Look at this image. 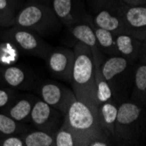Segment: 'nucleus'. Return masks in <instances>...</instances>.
I'll list each match as a JSON object with an SVG mask.
<instances>
[{
	"instance_id": "obj_1",
	"label": "nucleus",
	"mask_w": 146,
	"mask_h": 146,
	"mask_svg": "<svg viewBox=\"0 0 146 146\" xmlns=\"http://www.w3.org/2000/svg\"><path fill=\"white\" fill-rule=\"evenodd\" d=\"M74 60L71 86L76 99L85 103L99 116L95 79V64L90 48L77 42L73 46Z\"/></svg>"
},
{
	"instance_id": "obj_2",
	"label": "nucleus",
	"mask_w": 146,
	"mask_h": 146,
	"mask_svg": "<svg viewBox=\"0 0 146 146\" xmlns=\"http://www.w3.org/2000/svg\"><path fill=\"white\" fill-rule=\"evenodd\" d=\"M64 123L74 132L78 146H89L96 140L113 145L112 137L103 127L100 117L88 106L78 100L65 114Z\"/></svg>"
},
{
	"instance_id": "obj_3",
	"label": "nucleus",
	"mask_w": 146,
	"mask_h": 146,
	"mask_svg": "<svg viewBox=\"0 0 146 146\" xmlns=\"http://www.w3.org/2000/svg\"><path fill=\"white\" fill-rule=\"evenodd\" d=\"M145 127V107L129 100L120 103L114 127L113 145L139 144L143 138Z\"/></svg>"
},
{
	"instance_id": "obj_4",
	"label": "nucleus",
	"mask_w": 146,
	"mask_h": 146,
	"mask_svg": "<svg viewBox=\"0 0 146 146\" xmlns=\"http://www.w3.org/2000/svg\"><path fill=\"white\" fill-rule=\"evenodd\" d=\"M13 25L32 30L43 38L56 36L63 28L51 5L35 0H25L17 13Z\"/></svg>"
},
{
	"instance_id": "obj_5",
	"label": "nucleus",
	"mask_w": 146,
	"mask_h": 146,
	"mask_svg": "<svg viewBox=\"0 0 146 146\" xmlns=\"http://www.w3.org/2000/svg\"><path fill=\"white\" fill-rule=\"evenodd\" d=\"M137 63H131L121 56L106 58L101 65V72L111 88L117 104L129 100L133 87Z\"/></svg>"
},
{
	"instance_id": "obj_6",
	"label": "nucleus",
	"mask_w": 146,
	"mask_h": 146,
	"mask_svg": "<svg viewBox=\"0 0 146 146\" xmlns=\"http://www.w3.org/2000/svg\"><path fill=\"white\" fill-rule=\"evenodd\" d=\"M3 41H7L14 45L25 54L45 60L52 46L47 41L32 30L17 25H12L4 29L0 34Z\"/></svg>"
},
{
	"instance_id": "obj_7",
	"label": "nucleus",
	"mask_w": 146,
	"mask_h": 146,
	"mask_svg": "<svg viewBox=\"0 0 146 146\" xmlns=\"http://www.w3.org/2000/svg\"><path fill=\"white\" fill-rule=\"evenodd\" d=\"M34 89L41 100L63 115L77 100L72 88L52 80L38 82Z\"/></svg>"
},
{
	"instance_id": "obj_8",
	"label": "nucleus",
	"mask_w": 146,
	"mask_h": 146,
	"mask_svg": "<svg viewBox=\"0 0 146 146\" xmlns=\"http://www.w3.org/2000/svg\"><path fill=\"white\" fill-rule=\"evenodd\" d=\"M123 23L126 34L146 41V6H134L116 0L113 5Z\"/></svg>"
},
{
	"instance_id": "obj_9",
	"label": "nucleus",
	"mask_w": 146,
	"mask_h": 146,
	"mask_svg": "<svg viewBox=\"0 0 146 146\" xmlns=\"http://www.w3.org/2000/svg\"><path fill=\"white\" fill-rule=\"evenodd\" d=\"M44 60L52 77L64 82L71 83L74 60L73 49L65 46H52Z\"/></svg>"
},
{
	"instance_id": "obj_10",
	"label": "nucleus",
	"mask_w": 146,
	"mask_h": 146,
	"mask_svg": "<svg viewBox=\"0 0 146 146\" xmlns=\"http://www.w3.org/2000/svg\"><path fill=\"white\" fill-rule=\"evenodd\" d=\"M64 118L65 115L37 97L32 109L29 123L36 129L54 135L64 123Z\"/></svg>"
},
{
	"instance_id": "obj_11",
	"label": "nucleus",
	"mask_w": 146,
	"mask_h": 146,
	"mask_svg": "<svg viewBox=\"0 0 146 146\" xmlns=\"http://www.w3.org/2000/svg\"><path fill=\"white\" fill-rule=\"evenodd\" d=\"M0 78L5 87L17 91L34 89L38 82L36 74L31 69L15 64L0 66Z\"/></svg>"
},
{
	"instance_id": "obj_12",
	"label": "nucleus",
	"mask_w": 146,
	"mask_h": 146,
	"mask_svg": "<svg viewBox=\"0 0 146 146\" xmlns=\"http://www.w3.org/2000/svg\"><path fill=\"white\" fill-rule=\"evenodd\" d=\"M51 6L63 27L86 22L91 15L85 0H52Z\"/></svg>"
},
{
	"instance_id": "obj_13",
	"label": "nucleus",
	"mask_w": 146,
	"mask_h": 146,
	"mask_svg": "<svg viewBox=\"0 0 146 146\" xmlns=\"http://www.w3.org/2000/svg\"><path fill=\"white\" fill-rule=\"evenodd\" d=\"M65 28L67 29V33L69 38V40L74 41L72 47L77 42H82L87 45L91 50L93 59H94L95 68H101L102 61L107 57L101 52L94 31L91 28V26L87 22H83L67 26Z\"/></svg>"
},
{
	"instance_id": "obj_14",
	"label": "nucleus",
	"mask_w": 146,
	"mask_h": 146,
	"mask_svg": "<svg viewBox=\"0 0 146 146\" xmlns=\"http://www.w3.org/2000/svg\"><path fill=\"white\" fill-rule=\"evenodd\" d=\"M36 99L37 96L30 93H19L7 107L0 112L19 123H29L32 109Z\"/></svg>"
},
{
	"instance_id": "obj_15",
	"label": "nucleus",
	"mask_w": 146,
	"mask_h": 146,
	"mask_svg": "<svg viewBox=\"0 0 146 146\" xmlns=\"http://www.w3.org/2000/svg\"><path fill=\"white\" fill-rule=\"evenodd\" d=\"M115 40L119 56L131 63H137L142 54L146 52V41L129 34H118L115 36Z\"/></svg>"
},
{
	"instance_id": "obj_16",
	"label": "nucleus",
	"mask_w": 146,
	"mask_h": 146,
	"mask_svg": "<svg viewBox=\"0 0 146 146\" xmlns=\"http://www.w3.org/2000/svg\"><path fill=\"white\" fill-rule=\"evenodd\" d=\"M129 101L146 108V52L137 63L133 87Z\"/></svg>"
},
{
	"instance_id": "obj_17",
	"label": "nucleus",
	"mask_w": 146,
	"mask_h": 146,
	"mask_svg": "<svg viewBox=\"0 0 146 146\" xmlns=\"http://www.w3.org/2000/svg\"><path fill=\"white\" fill-rule=\"evenodd\" d=\"M91 16L95 25L100 28L110 32L114 36L126 33L122 19L113 6L101 10Z\"/></svg>"
},
{
	"instance_id": "obj_18",
	"label": "nucleus",
	"mask_w": 146,
	"mask_h": 146,
	"mask_svg": "<svg viewBox=\"0 0 146 146\" xmlns=\"http://www.w3.org/2000/svg\"><path fill=\"white\" fill-rule=\"evenodd\" d=\"M94 31L96 41L101 52L106 57L111 56H119L118 51L115 46V36L109 31L100 28L96 25L94 24L92 20V16L90 15L88 20L86 21Z\"/></svg>"
},
{
	"instance_id": "obj_19",
	"label": "nucleus",
	"mask_w": 146,
	"mask_h": 146,
	"mask_svg": "<svg viewBox=\"0 0 146 146\" xmlns=\"http://www.w3.org/2000/svg\"><path fill=\"white\" fill-rule=\"evenodd\" d=\"M118 106L115 101L106 102L99 105V117L100 120L103 125V127L109 132V134L112 137L113 140V133H114V127L117 116Z\"/></svg>"
},
{
	"instance_id": "obj_20",
	"label": "nucleus",
	"mask_w": 146,
	"mask_h": 146,
	"mask_svg": "<svg viewBox=\"0 0 146 146\" xmlns=\"http://www.w3.org/2000/svg\"><path fill=\"white\" fill-rule=\"evenodd\" d=\"M31 129H33L31 124L19 123L0 112V137L9 135H23Z\"/></svg>"
},
{
	"instance_id": "obj_21",
	"label": "nucleus",
	"mask_w": 146,
	"mask_h": 146,
	"mask_svg": "<svg viewBox=\"0 0 146 146\" xmlns=\"http://www.w3.org/2000/svg\"><path fill=\"white\" fill-rule=\"evenodd\" d=\"M25 146H54V135L34 128L22 135Z\"/></svg>"
},
{
	"instance_id": "obj_22",
	"label": "nucleus",
	"mask_w": 146,
	"mask_h": 146,
	"mask_svg": "<svg viewBox=\"0 0 146 146\" xmlns=\"http://www.w3.org/2000/svg\"><path fill=\"white\" fill-rule=\"evenodd\" d=\"M95 79H96V99L99 107L100 104L106 102L113 101L114 98H113L111 88L109 86L108 82H106V80L104 79L101 72V68H95Z\"/></svg>"
},
{
	"instance_id": "obj_23",
	"label": "nucleus",
	"mask_w": 146,
	"mask_h": 146,
	"mask_svg": "<svg viewBox=\"0 0 146 146\" xmlns=\"http://www.w3.org/2000/svg\"><path fill=\"white\" fill-rule=\"evenodd\" d=\"M54 146H78L74 132L65 123L54 135Z\"/></svg>"
},
{
	"instance_id": "obj_24",
	"label": "nucleus",
	"mask_w": 146,
	"mask_h": 146,
	"mask_svg": "<svg viewBox=\"0 0 146 146\" xmlns=\"http://www.w3.org/2000/svg\"><path fill=\"white\" fill-rule=\"evenodd\" d=\"M18 11L8 0H0V29H6L14 25Z\"/></svg>"
},
{
	"instance_id": "obj_25",
	"label": "nucleus",
	"mask_w": 146,
	"mask_h": 146,
	"mask_svg": "<svg viewBox=\"0 0 146 146\" xmlns=\"http://www.w3.org/2000/svg\"><path fill=\"white\" fill-rule=\"evenodd\" d=\"M19 58L18 48L10 42L0 44V66H9L16 62Z\"/></svg>"
},
{
	"instance_id": "obj_26",
	"label": "nucleus",
	"mask_w": 146,
	"mask_h": 146,
	"mask_svg": "<svg viewBox=\"0 0 146 146\" xmlns=\"http://www.w3.org/2000/svg\"><path fill=\"white\" fill-rule=\"evenodd\" d=\"M90 14H95L101 10L112 7L116 0H85Z\"/></svg>"
},
{
	"instance_id": "obj_27",
	"label": "nucleus",
	"mask_w": 146,
	"mask_h": 146,
	"mask_svg": "<svg viewBox=\"0 0 146 146\" xmlns=\"http://www.w3.org/2000/svg\"><path fill=\"white\" fill-rule=\"evenodd\" d=\"M19 94L17 90L7 87H0V111L5 109Z\"/></svg>"
},
{
	"instance_id": "obj_28",
	"label": "nucleus",
	"mask_w": 146,
	"mask_h": 146,
	"mask_svg": "<svg viewBox=\"0 0 146 146\" xmlns=\"http://www.w3.org/2000/svg\"><path fill=\"white\" fill-rule=\"evenodd\" d=\"M0 146H25L22 135H9L0 137Z\"/></svg>"
},
{
	"instance_id": "obj_29",
	"label": "nucleus",
	"mask_w": 146,
	"mask_h": 146,
	"mask_svg": "<svg viewBox=\"0 0 146 146\" xmlns=\"http://www.w3.org/2000/svg\"><path fill=\"white\" fill-rule=\"evenodd\" d=\"M120 1L134 6H146V0H120Z\"/></svg>"
},
{
	"instance_id": "obj_30",
	"label": "nucleus",
	"mask_w": 146,
	"mask_h": 146,
	"mask_svg": "<svg viewBox=\"0 0 146 146\" xmlns=\"http://www.w3.org/2000/svg\"><path fill=\"white\" fill-rule=\"evenodd\" d=\"M8 1L10 2V4L14 7L18 11L23 7L25 0H8Z\"/></svg>"
},
{
	"instance_id": "obj_31",
	"label": "nucleus",
	"mask_w": 146,
	"mask_h": 146,
	"mask_svg": "<svg viewBox=\"0 0 146 146\" xmlns=\"http://www.w3.org/2000/svg\"><path fill=\"white\" fill-rule=\"evenodd\" d=\"M35 1L40 2L43 4H46V5H51V3H52V0H35Z\"/></svg>"
},
{
	"instance_id": "obj_32",
	"label": "nucleus",
	"mask_w": 146,
	"mask_h": 146,
	"mask_svg": "<svg viewBox=\"0 0 146 146\" xmlns=\"http://www.w3.org/2000/svg\"><path fill=\"white\" fill-rule=\"evenodd\" d=\"M0 87H5L3 82H2V81H1V78H0Z\"/></svg>"
}]
</instances>
